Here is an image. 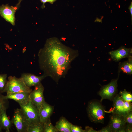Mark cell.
Segmentation results:
<instances>
[{
	"mask_svg": "<svg viewBox=\"0 0 132 132\" xmlns=\"http://www.w3.org/2000/svg\"><path fill=\"white\" fill-rule=\"evenodd\" d=\"M21 77L23 79L26 85L31 88L38 85L46 77L43 74L38 76L30 73H24L22 74Z\"/></svg>",
	"mask_w": 132,
	"mask_h": 132,
	"instance_id": "8fae6325",
	"label": "cell"
},
{
	"mask_svg": "<svg viewBox=\"0 0 132 132\" xmlns=\"http://www.w3.org/2000/svg\"><path fill=\"white\" fill-rule=\"evenodd\" d=\"M111 129L108 124L105 127L101 129L98 131V132H111Z\"/></svg>",
	"mask_w": 132,
	"mask_h": 132,
	"instance_id": "4316f807",
	"label": "cell"
},
{
	"mask_svg": "<svg viewBox=\"0 0 132 132\" xmlns=\"http://www.w3.org/2000/svg\"><path fill=\"white\" fill-rule=\"evenodd\" d=\"M132 126H130L128 124H126L125 127V132H132Z\"/></svg>",
	"mask_w": 132,
	"mask_h": 132,
	"instance_id": "f1b7e54d",
	"label": "cell"
},
{
	"mask_svg": "<svg viewBox=\"0 0 132 132\" xmlns=\"http://www.w3.org/2000/svg\"><path fill=\"white\" fill-rule=\"evenodd\" d=\"M119 94V96L124 101L130 102H132V94L131 93L124 89L123 91H121Z\"/></svg>",
	"mask_w": 132,
	"mask_h": 132,
	"instance_id": "44dd1931",
	"label": "cell"
},
{
	"mask_svg": "<svg viewBox=\"0 0 132 132\" xmlns=\"http://www.w3.org/2000/svg\"><path fill=\"white\" fill-rule=\"evenodd\" d=\"M78 55V50L65 45L58 38H49L38 53L40 69L46 77H51L57 84L65 77L72 62Z\"/></svg>",
	"mask_w": 132,
	"mask_h": 132,
	"instance_id": "6da1fadb",
	"label": "cell"
},
{
	"mask_svg": "<svg viewBox=\"0 0 132 132\" xmlns=\"http://www.w3.org/2000/svg\"><path fill=\"white\" fill-rule=\"evenodd\" d=\"M124 120L126 124L132 126V111L128 113L124 117Z\"/></svg>",
	"mask_w": 132,
	"mask_h": 132,
	"instance_id": "cb8c5ba5",
	"label": "cell"
},
{
	"mask_svg": "<svg viewBox=\"0 0 132 132\" xmlns=\"http://www.w3.org/2000/svg\"><path fill=\"white\" fill-rule=\"evenodd\" d=\"M85 132H98V131L94 130L92 127L87 126L85 127Z\"/></svg>",
	"mask_w": 132,
	"mask_h": 132,
	"instance_id": "83f0119b",
	"label": "cell"
},
{
	"mask_svg": "<svg viewBox=\"0 0 132 132\" xmlns=\"http://www.w3.org/2000/svg\"><path fill=\"white\" fill-rule=\"evenodd\" d=\"M2 129L0 125V132H1Z\"/></svg>",
	"mask_w": 132,
	"mask_h": 132,
	"instance_id": "4dcf8cb0",
	"label": "cell"
},
{
	"mask_svg": "<svg viewBox=\"0 0 132 132\" xmlns=\"http://www.w3.org/2000/svg\"><path fill=\"white\" fill-rule=\"evenodd\" d=\"M20 106L28 125L40 122L38 109L30 100L26 104Z\"/></svg>",
	"mask_w": 132,
	"mask_h": 132,
	"instance_id": "277c9868",
	"label": "cell"
},
{
	"mask_svg": "<svg viewBox=\"0 0 132 132\" xmlns=\"http://www.w3.org/2000/svg\"><path fill=\"white\" fill-rule=\"evenodd\" d=\"M32 91L31 88L26 85L22 78L10 76L8 78L4 92L7 93L23 92L30 93Z\"/></svg>",
	"mask_w": 132,
	"mask_h": 132,
	"instance_id": "3957f363",
	"label": "cell"
},
{
	"mask_svg": "<svg viewBox=\"0 0 132 132\" xmlns=\"http://www.w3.org/2000/svg\"><path fill=\"white\" fill-rule=\"evenodd\" d=\"M71 132H85V130L83 129L80 126L72 124Z\"/></svg>",
	"mask_w": 132,
	"mask_h": 132,
	"instance_id": "d4e9b609",
	"label": "cell"
},
{
	"mask_svg": "<svg viewBox=\"0 0 132 132\" xmlns=\"http://www.w3.org/2000/svg\"><path fill=\"white\" fill-rule=\"evenodd\" d=\"M44 88L41 82L34 87L30 93V100L38 109L45 102L44 95Z\"/></svg>",
	"mask_w": 132,
	"mask_h": 132,
	"instance_id": "52a82bcc",
	"label": "cell"
},
{
	"mask_svg": "<svg viewBox=\"0 0 132 132\" xmlns=\"http://www.w3.org/2000/svg\"><path fill=\"white\" fill-rule=\"evenodd\" d=\"M54 107L45 101L38 109L40 121L44 124L46 122L53 113Z\"/></svg>",
	"mask_w": 132,
	"mask_h": 132,
	"instance_id": "9c48e42d",
	"label": "cell"
},
{
	"mask_svg": "<svg viewBox=\"0 0 132 132\" xmlns=\"http://www.w3.org/2000/svg\"><path fill=\"white\" fill-rule=\"evenodd\" d=\"M72 124L65 117L62 116L56 123L55 126L58 132H71Z\"/></svg>",
	"mask_w": 132,
	"mask_h": 132,
	"instance_id": "9a60e30c",
	"label": "cell"
},
{
	"mask_svg": "<svg viewBox=\"0 0 132 132\" xmlns=\"http://www.w3.org/2000/svg\"><path fill=\"white\" fill-rule=\"evenodd\" d=\"M113 107L110 112L124 117L125 116L124 109V101L118 95H116L113 99Z\"/></svg>",
	"mask_w": 132,
	"mask_h": 132,
	"instance_id": "5bb4252c",
	"label": "cell"
},
{
	"mask_svg": "<svg viewBox=\"0 0 132 132\" xmlns=\"http://www.w3.org/2000/svg\"><path fill=\"white\" fill-rule=\"evenodd\" d=\"M9 106L8 99H5V96L0 93V113L4 110H7Z\"/></svg>",
	"mask_w": 132,
	"mask_h": 132,
	"instance_id": "ffe728a7",
	"label": "cell"
},
{
	"mask_svg": "<svg viewBox=\"0 0 132 132\" xmlns=\"http://www.w3.org/2000/svg\"><path fill=\"white\" fill-rule=\"evenodd\" d=\"M118 78L119 77L116 79L112 80L109 83L103 86L101 88L99 92V94L101 98L100 102L105 99H113L117 91Z\"/></svg>",
	"mask_w": 132,
	"mask_h": 132,
	"instance_id": "8992f818",
	"label": "cell"
},
{
	"mask_svg": "<svg viewBox=\"0 0 132 132\" xmlns=\"http://www.w3.org/2000/svg\"><path fill=\"white\" fill-rule=\"evenodd\" d=\"M129 8L130 10V11L131 13V20L132 21V1L131 2L130 5V6H129Z\"/></svg>",
	"mask_w": 132,
	"mask_h": 132,
	"instance_id": "f546056e",
	"label": "cell"
},
{
	"mask_svg": "<svg viewBox=\"0 0 132 132\" xmlns=\"http://www.w3.org/2000/svg\"><path fill=\"white\" fill-rule=\"evenodd\" d=\"M7 94V95L5 96V99L14 100L18 103L20 105H25L30 100V93H29L23 92Z\"/></svg>",
	"mask_w": 132,
	"mask_h": 132,
	"instance_id": "4fadbf2b",
	"label": "cell"
},
{
	"mask_svg": "<svg viewBox=\"0 0 132 132\" xmlns=\"http://www.w3.org/2000/svg\"><path fill=\"white\" fill-rule=\"evenodd\" d=\"M6 74H0V93L4 92L7 80Z\"/></svg>",
	"mask_w": 132,
	"mask_h": 132,
	"instance_id": "7402d4cb",
	"label": "cell"
},
{
	"mask_svg": "<svg viewBox=\"0 0 132 132\" xmlns=\"http://www.w3.org/2000/svg\"><path fill=\"white\" fill-rule=\"evenodd\" d=\"M22 0H19L14 6H10L8 4H3L0 6V15L5 20L13 25L15 23V14L19 7Z\"/></svg>",
	"mask_w": 132,
	"mask_h": 132,
	"instance_id": "5b68a950",
	"label": "cell"
},
{
	"mask_svg": "<svg viewBox=\"0 0 132 132\" xmlns=\"http://www.w3.org/2000/svg\"><path fill=\"white\" fill-rule=\"evenodd\" d=\"M6 111L4 110L0 113V125L6 132H10L12 123L7 116Z\"/></svg>",
	"mask_w": 132,
	"mask_h": 132,
	"instance_id": "e0dca14e",
	"label": "cell"
},
{
	"mask_svg": "<svg viewBox=\"0 0 132 132\" xmlns=\"http://www.w3.org/2000/svg\"><path fill=\"white\" fill-rule=\"evenodd\" d=\"M132 48H127L124 46H121L116 50L109 52L113 60L116 62L125 58H128L132 56Z\"/></svg>",
	"mask_w": 132,
	"mask_h": 132,
	"instance_id": "30bf717a",
	"label": "cell"
},
{
	"mask_svg": "<svg viewBox=\"0 0 132 132\" xmlns=\"http://www.w3.org/2000/svg\"><path fill=\"white\" fill-rule=\"evenodd\" d=\"M132 56H131L128 58L126 61L119 63L118 72L119 74L120 72H122L129 75L132 74Z\"/></svg>",
	"mask_w": 132,
	"mask_h": 132,
	"instance_id": "2e32d148",
	"label": "cell"
},
{
	"mask_svg": "<svg viewBox=\"0 0 132 132\" xmlns=\"http://www.w3.org/2000/svg\"><path fill=\"white\" fill-rule=\"evenodd\" d=\"M18 132H26L28 123L20 109L14 110L11 121Z\"/></svg>",
	"mask_w": 132,
	"mask_h": 132,
	"instance_id": "ba28073f",
	"label": "cell"
},
{
	"mask_svg": "<svg viewBox=\"0 0 132 132\" xmlns=\"http://www.w3.org/2000/svg\"><path fill=\"white\" fill-rule=\"evenodd\" d=\"M88 117L90 121L95 123L103 124L105 111L103 106L99 102H89L87 108Z\"/></svg>",
	"mask_w": 132,
	"mask_h": 132,
	"instance_id": "7a4b0ae2",
	"label": "cell"
},
{
	"mask_svg": "<svg viewBox=\"0 0 132 132\" xmlns=\"http://www.w3.org/2000/svg\"><path fill=\"white\" fill-rule=\"evenodd\" d=\"M44 132H58V131L52 123L50 118L43 124Z\"/></svg>",
	"mask_w": 132,
	"mask_h": 132,
	"instance_id": "d6986e66",
	"label": "cell"
},
{
	"mask_svg": "<svg viewBox=\"0 0 132 132\" xmlns=\"http://www.w3.org/2000/svg\"><path fill=\"white\" fill-rule=\"evenodd\" d=\"M126 124L123 117L112 114L110 116L108 125L112 132H118L121 128L125 127Z\"/></svg>",
	"mask_w": 132,
	"mask_h": 132,
	"instance_id": "7c38bea8",
	"label": "cell"
},
{
	"mask_svg": "<svg viewBox=\"0 0 132 132\" xmlns=\"http://www.w3.org/2000/svg\"><path fill=\"white\" fill-rule=\"evenodd\" d=\"M124 109L125 116L129 112L132 111V106L131 102L124 101Z\"/></svg>",
	"mask_w": 132,
	"mask_h": 132,
	"instance_id": "603a6c76",
	"label": "cell"
},
{
	"mask_svg": "<svg viewBox=\"0 0 132 132\" xmlns=\"http://www.w3.org/2000/svg\"><path fill=\"white\" fill-rule=\"evenodd\" d=\"M56 0H40L41 2L43 3L41 6L42 9L44 8L45 7V4L47 2H49L51 4H53Z\"/></svg>",
	"mask_w": 132,
	"mask_h": 132,
	"instance_id": "484cf974",
	"label": "cell"
},
{
	"mask_svg": "<svg viewBox=\"0 0 132 132\" xmlns=\"http://www.w3.org/2000/svg\"><path fill=\"white\" fill-rule=\"evenodd\" d=\"M26 132H44V125L41 122L35 123L29 125Z\"/></svg>",
	"mask_w": 132,
	"mask_h": 132,
	"instance_id": "ac0fdd59",
	"label": "cell"
}]
</instances>
